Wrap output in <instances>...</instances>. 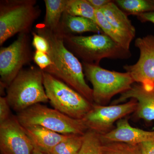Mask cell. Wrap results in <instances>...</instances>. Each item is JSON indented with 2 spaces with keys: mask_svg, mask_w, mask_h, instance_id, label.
I'll return each mask as SVG.
<instances>
[{
  "mask_svg": "<svg viewBox=\"0 0 154 154\" xmlns=\"http://www.w3.org/2000/svg\"><path fill=\"white\" fill-rule=\"evenodd\" d=\"M152 1H153V2L154 3V0H152Z\"/></svg>",
  "mask_w": 154,
  "mask_h": 154,
  "instance_id": "31",
  "label": "cell"
},
{
  "mask_svg": "<svg viewBox=\"0 0 154 154\" xmlns=\"http://www.w3.org/2000/svg\"><path fill=\"white\" fill-rule=\"evenodd\" d=\"M34 147L16 116L0 124L2 154H33Z\"/></svg>",
  "mask_w": 154,
  "mask_h": 154,
  "instance_id": "11",
  "label": "cell"
},
{
  "mask_svg": "<svg viewBox=\"0 0 154 154\" xmlns=\"http://www.w3.org/2000/svg\"><path fill=\"white\" fill-rule=\"evenodd\" d=\"M68 0H45V15L42 24L50 30H60L61 21L65 12Z\"/></svg>",
  "mask_w": 154,
  "mask_h": 154,
  "instance_id": "17",
  "label": "cell"
},
{
  "mask_svg": "<svg viewBox=\"0 0 154 154\" xmlns=\"http://www.w3.org/2000/svg\"><path fill=\"white\" fill-rule=\"evenodd\" d=\"M100 136L103 143L122 142L137 145L144 142L154 141V131H147L133 127L127 117L118 120L115 128L112 131Z\"/></svg>",
  "mask_w": 154,
  "mask_h": 154,
  "instance_id": "12",
  "label": "cell"
},
{
  "mask_svg": "<svg viewBox=\"0 0 154 154\" xmlns=\"http://www.w3.org/2000/svg\"><path fill=\"white\" fill-rule=\"evenodd\" d=\"M16 116L22 126L40 125L65 135H84L88 130L82 119L69 117L40 103L17 113Z\"/></svg>",
  "mask_w": 154,
  "mask_h": 154,
  "instance_id": "5",
  "label": "cell"
},
{
  "mask_svg": "<svg viewBox=\"0 0 154 154\" xmlns=\"http://www.w3.org/2000/svg\"><path fill=\"white\" fill-rule=\"evenodd\" d=\"M23 127L32 142L34 149L46 153H49L56 146L69 136L60 134L40 125H29Z\"/></svg>",
  "mask_w": 154,
  "mask_h": 154,
  "instance_id": "14",
  "label": "cell"
},
{
  "mask_svg": "<svg viewBox=\"0 0 154 154\" xmlns=\"http://www.w3.org/2000/svg\"><path fill=\"white\" fill-rule=\"evenodd\" d=\"M131 99H136L137 102V107L134 113L135 117L147 122L154 120V88L147 91L140 84L134 83L129 90L114 100L112 105L122 104Z\"/></svg>",
  "mask_w": 154,
  "mask_h": 154,
  "instance_id": "13",
  "label": "cell"
},
{
  "mask_svg": "<svg viewBox=\"0 0 154 154\" xmlns=\"http://www.w3.org/2000/svg\"><path fill=\"white\" fill-rule=\"evenodd\" d=\"M36 0L0 1V45L17 33L30 32L41 11Z\"/></svg>",
  "mask_w": 154,
  "mask_h": 154,
  "instance_id": "4",
  "label": "cell"
},
{
  "mask_svg": "<svg viewBox=\"0 0 154 154\" xmlns=\"http://www.w3.org/2000/svg\"><path fill=\"white\" fill-rule=\"evenodd\" d=\"M60 30L64 33H82L85 32L103 33L93 20L88 18L72 16L64 12L61 21Z\"/></svg>",
  "mask_w": 154,
  "mask_h": 154,
  "instance_id": "16",
  "label": "cell"
},
{
  "mask_svg": "<svg viewBox=\"0 0 154 154\" xmlns=\"http://www.w3.org/2000/svg\"><path fill=\"white\" fill-rule=\"evenodd\" d=\"M84 74L93 86L94 104H108L113 96L128 91L135 83L128 72L110 71L99 65L82 63Z\"/></svg>",
  "mask_w": 154,
  "mask_h": 154,
  "instance_id": "6",
  "label": "cell"
},
{
  "mask_svg": "<svg viewBox=\"0 0 154 154\" xmlns=\"http://www.w3.org/2000/svg\"><path fill=\"white\" fill-rule=\"evenodd\" d=\"M137 17V19L142 23L150 22L154 24V11L144 13Z\"/></svg>",
  "mask_w": 154,
  "mask_h": 154,
  "instance_id": "29",
  "label": "cell"
},
{
  "mask_svg": "<svg viewBox=\"0 0 154 154\" xmlns=\"http://www.w3.org/2000/svg\"><path fill=\"white\" fill-rule=\"evenodd\" d=\"M137 145L141 154H154V141L144 142Z\"/></svg>",
  "mask_w": 154,
  "mask_h": 154,
  "instance_id": "27",
  "label": "cell"
},
{
  "mask_svg": "<svg viewBox=\"0 0 154 154\" xmlns=\"http://www.w3.org/2000/svg\"><path fill=\"white\" fill-rule=\"evenodd\" d=\"M137 105V101L134 99L122 104L108 106L94 104L82 120L88 130L102 135L115 128V122L134 113Z\"/></svg>",
  "mask_w": 154,
  "mask_h": 154,
  "instance_id": "9",
  "label": "cell"
},
{
  "mask_svg": "<svg viewBox=\"0 0 154 154\" xmlns=\"http://www.w3.org/2000/svg\"><path fill=\"white\" fill-rule=\"evenodd\" d=\"M32 34L33 36L32 45L36 51L47 54L49 47V44L47 39L36 32H32Z\"/></svg>",
  "mask_w": 154,
  "mask_h": 154,
  "instance_id": "25",
  "label": "cell"
},
{
  "mask_svg": "<svg viewBox=\"0 0 154 154\" xmlns=\"http://www.w3.org/2000/svg\"><path fill=\"white\" fill-rule=\"evenodd\" d=\"M62 33L66 47L82 63L99 65L103 59L125 60L132 56L130 50L125 49L104 33L88 36Z\"/></svg>",
  "mask_w": 154,
  "mask_h": 154,
  "instance_id": "2",
  "label": "cell"
},
{
  "mask_svg": "<svg viewBox=\"0 0 154 154\" xmlns=\"http://www.w3.org/2000/svg\"><path fill=\"white\" fill-rule=\"evenodd\" d=\"M84 135H70L49 152V154H78L82 145Z\"/></svg>",
  "mask_w": 154,
  "mask_h": 154,
  "instance_id": "21",
  "label": "cell"
},
{
  "mask_svg": "<svg viewBox=\"0 0 154 154\" xmlns=\"http://www.w3.org/2000/svg\"><path fill=\"white\" fill-rule=\"evenodd\" d=\"M114 2L128 16L137 17L144 13L154 11L152 0H116Z\"/></svg>",
  "mask_w": 154,
  "mask_h": 154,
  "instance_id": "19",
  "label": "cell"
},
{
  "mask_svg": "<svg viewBox=\"0 0 154 154\" xmlns=\"http://www.w3.org/2000/svg\"><path fill=\"white\" fill-rule=\"evenodd\" d=\"M104 154H141L138 145L122 142L103 143Z\"/></svg>",
  "mask_w": 154,
  "mask_h": 154,
  "instance_id": "23",
  "label": "cell"
},
{
  "mask_svg": "<svg viewBox=\"0 0 154 154\" xmlns=\"http://www.w3.org/2000/svg\"><path fill=\"white\" fill-rule=\"evenodd\" d=\"M33 60L42 71L52 64L49 56L45 53L36 51L33 54Z\"/></svg>",
  "mask_w": 154,
  "mask_h": 154,
  "instance_id": "24",
  "label": "cell"
},
{
  "mask_svg": "<svg viewBox=\"0 0 154 154\" xmlns=\"http://www.w3.org/2000/svg\"><path fill=\"white\" fill-rule=\"evenodd\" d=\"M65 12L71 16L88 18L96 23V10L87 0H68Z\"/></svg>",
  "mask_w": 154,
  "mask_h": 154,
  "instance_id": "20",
  "label": "cell"
},
{
  "mask_svg": "<svg viewBox=\"0 0 154 154\" xmlns=\"http://www.w3.org/2000/svg\"><path fill=\"white\" fill-rule=\"evenodd\" d=\"M11 107L6 96L0 97V124L8 120L12 116Z\"/></svg>",
  "mask_w": 154,
  "mask_h": 154,
  "instance_id": "26",
  "label": "cell"
},
{
  "mask_svg": "<svg viewBox=\"0 0 154 154\" xmlns=\"http://www.w3.org/2000/svg\"><path fill=\"white\" fill-rule=\"evenodd\" d=\"M28 33H19L9 46L0 49L1 87L7 89L24 66L33 60Z\"/></svg>",
  "mask_w": 154,
  "mask_h": 154,
  "instance_id": "8",
  "label": "cell"
},
{
  "mask_svg": "<svg viewBox=\"0 0 154 154\" xmlns=\"http://www.w3.org/2000/svg\"><path fill=\"white\" fill-rule=\"evenodd\" d=\"M140 50V57L135 64L123 66L135 83L140 84L147 91L154 88V35L150 34L135 40Z\"/></svg>",
  "mask_w": 154,
  "mask_h": 154,
  "instance_id": "10",
  "label": "cell"
},
{
  "mask_svg": "<svg viewBox=\"0 0 154 154\" xmlns=\"http://www.w3.org/2000/svg\"><path fill=\"white\" fill-rule=\"evenodd\" d=\"M6 97L17 113L36 104L49 102L43 85V71L34 66L22 69L7 88Z\"/></svg>",
  "mask_w": 154,
  "mask_h": 154,
  "instance_id": "3",
  "label": "cell"
},
{
  "mask_svg": "<svg viewBox=\"0 0 154 154\" xmlns=\"http://www.w3.org/2000/svg\"><path fill=\"white\" fill-rule=\"evenodd\" d=\"M105 18L113 27L124 36L133 40L136 29L128 16L112 1L100 9Z\"/></svg>",
  "mask_w": 154,
  "mask_h": 154,
  "instance_id": "15",
  "label": "cell"
},
{
  "mask_svg": "<svg viewBox=\"0 0 154 154\" xmlns=\"http://www.w3.org/2000/svg\"><path fill=\"white\" fill-rule=\"evenodd\" d=\"M43 76L46 95L54 109L78 119H82L91 110L94 103L73 88L43 71Z\"/></svg>",
  "mask_w": 154,
  "mask_h": 154,
  "instance_id": "7",
  "label": "cell"
},
{
  "mask_svg": "<svg viewBox=\"0 0 154 154\" xmlns=\"http://www.w3.org/2000/svg\"><path fill=\"white\" fill-rule=\"evenodd\" d=\"M36 32L46 38L49 44L47 54L52 64L43 71L63 82L94 104L93 89L86 83L82 63L66 47L61 31H53L40 23L36 26Z\"/></svg>",
  "mask_w": 154,
  "mask_h": 154,
  "instance_id": "1",
  "label": "cell"
},
{
  "mask_svg": "<svg viewBox=\"0 0 154 154\" xmlns=\"http://www.w3.org/2000/svg\"><path fill=\"white\" fill-rule=\"evenodd\" d=\"M96 23L102 30L103 33L109 36L113 41L125 49L130 50L132 39L118 32L107 19L100 10H96Z\"/></svg>",
  "mask_w": 154,
  "mask_h": 154,
  "instance_id": "18",
  "label": "cell"
},
{
  "mask_svg": "<svg viewBox=\"0 0 154 154\" xmlns=\"http://www.w3.org/2000/svg\"><path fill=\"white\" fill-rule=\"evenodd\" d=\"M95 10L102 8L112 1L110 0H87Z\"/></svg>",
  "mask_w": 154,
  "mask_h": 154,
  "instance_id": "28",
  "label": "cell"
},
{
  "mask_svg": "<svg viewBox=\"0 0 154 154\" xmlns=\"http://www.w3.org/2000/svg\"><path fill=\"white\" fill-rule=\"evenodd\" d=\"M78 154H104L100 135L88 130L84 135L82 145Z\"/></svg>",
  "mask_w": 154,
  "mask_h": 154,
  "instance_id": "22",
  "label": "cell"
},
{
  "mask_svg": "<svg viewBox=\"0 0 154 154\" xmlns=\"http://www.w3.org/2000/svg\"><path fill=\"white\" fill-rule=\"evenodd\" d=\"M33 154H49L40 151L36 149H34V151H33Z\"/></svg>",
  "mask_w": 154,
  "mask_h": 154,
  "instance_id": "30",
  "label": "cell"
}]
</instances>
